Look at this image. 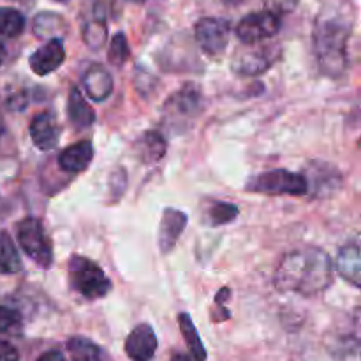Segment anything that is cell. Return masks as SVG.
<instances>
[{
    "instance_id": "d6986e66",
    "label": "cell",
    "mask_w": 361,
    "mask_h": 361,
    "mask_svg": "<svg viewBox=\"0 0 361 361\" xmlns=\"http://www.w3.org/2000/svg\"><path fill=\"white\" fill-rule=\"evenodd\" d=\"M178 326L180 331L183 335V341H185L187 348H189L190 356H192L196 361H207L208 355H207V349H204L203 342H201L200 334L196 330V324L192 323L190 316L187 312L178 314Z\"/></svg>"
},
{
    "instance_id": "44dd1931",
    "label": "cell",
    "mask_w": 361,
    "mask_h": 361,
    "mask_svg": "<svg viewBox=\"0 0 361 361\" xmlns=\"http://www.w3.org/2000/svg\"><path fill=\"white\" fill-rule=\"evenodd\" d=\"M21 271V257L7 231H0V274L14 275Z\"/></svg>"
},
{
    "instance_id": "8992f818",
    "label": "cell",
    "mask_w": 361,
    "mask_h": 361,
    "mask_svg": "<svg viewBox=\"0 0 361 361\" xmlns=\"http://www.w3.org/2000/svg\"><path fill=\"white\" fill-rule=\"evenodd\" d=\"M282 18L277 11L264 9L247 14L236 25V35L243 44H259L279 34Z\"/></svg>"
},
{
    "instance_id": "6da1fadb",
    "label": "cell",
    "mask_w": 361,
    "mask_h": 361,
    "mask_svg": "<svg viewBox=\"0 0 361 361\" xmlns=\"http://www.w3.org/2000/svg\"><path fill=\"white\" fill-rule=\"evenodd\" d=\"M334 263L321 249H298L286 254L274 275L275 288L302 296H316L330 288Z\"/></svg>"
},
{
    "instance_id": "603a6c76",
    "label": "cell",
    "mask_w": 361,
    "mask_h": 361,
    "mask_svg": "<svg viewBox=\"0 0 361 361\" xmlns=\"http://www.w3.org/2000/svg\"><path fill=\"white\" fill-rule=\"evenodd\" d=\"M25 16L13 7H0V35L14 39L23 34Z\"/></svg>"
},
{
    "instance_id": "4316f807",
    "label": "cell",
    "mask_w": 361,
    "mask_h": 361,
    "mask_svg": "<svg viewBox=\"0 0 361 361\" xmlns=\"http://www.w3.org/2000/svg\"><path fill=\"white\" fill-rule=\"evenodd\" d=\"M21 314L13 307L0 305V335L16 334L21 330Z\"/></svg>"
},
{
    "instance_id": "9c48e42d",
    "label": "cell",
    "mask_w": 361,
    "mask_h": 361,
    "mask_svg": "<svg viewBox=\"0 0 361 361\" xmlns=\"http://www.w3.org/2000/svg\"><path fill=\"white\" fill-rule=\"evenodd\" d=\"M63 60H66V48L62 39H48L46 44L32 53L28 63L37 76H48L62 66Z\"/></svg>"
},
{
    "instance_id": "7a4b0ae2",
    "label": "cell",
    "mask_w": 361,
    "mask_h": 361,
    "mask_svg": "<svg viewBox=\"0 0 361 361\" xmlns=\"http://www.w3.org/2000/svg\"><path fill=\"white\" fill-rule=\"evenodd\" d=\"M353 20L345 11L324 9L314 25V53L326 76L338 78L349 66L348 51Z\"/></svg>"
},
{
    "instance_id": "e0dca14e",
    "label": "cell",
    "mask_w": 361,
    "mask_h": 361,
    "mask_svg": "<svg viewBox=\"0 0 361 361\" xmlns=\"http://www.w3.org/2000/svg\"><path fill=\"white\" fill-rule=\"evenodd\" d=\"M67 111H69L71 122L76 127H80V129H88L95 122L94 109L85 101L83 94L76 87L71 88L69 101H67Z\"/></svg>"
},
{
    "instance_id": "52a82bcc",
    "label": "cell",
    "mask_w": 361,
    "mask_h": 361,
    "mask_svg": "<svg viewBox=\"0 0 361 361\" xmlns=\"http://www.w3.org/2000/svg\"><path fill=\"white\" fill-rule=\"evenodd\" d=\"M229 32H231L229 21L222 20V18H201L194 27L197 44L204 53L212 56L222 55L226 51L229 42Z\"/></svg>"
},
{
    "instance_id": "8fae6325",
    "label": "cell",
    "mask_w": 361,
    "mask_h": 361,
    "mask_svg": "<svg viewBox=\"0 0 361 361\" xmlns=\"http://www.w3.org/2000/svg\"><path fill=\"white\" fill-rule=\"evenodd\" d=\"M157 351V337L150 324L133 328L126 338V353L133 361H150Z\"/></svg>"
},
{
    "instance_id": "484cf974",
    "label": "cell",
    "mask_w": 361,
    "mask_h": 361,
    "mask_svg": "<svg viewBox=\"0 0 361 361\" xmlns=\"http://www.w3.org/2000/svg\"><path fill=\"white\" fill-rule=\"evenodd\" d=\"M240 210L236 204L231 203H215L212 204L210 210H208V219H210L212 226H224L229 224L231 221H235L238 217Z\"/></svg>"
},
{
    "instance_id": "83f0119b",
    "label": "cell",
    "mask_w": 361,
    "mask_h": 361,
    "mask_svg": "<svg viewBox=\"0 0 361 361\" xmlns=\"http://www.w3.org/2000/svg\"><path fill=\"white\" fill-rule=\"evenodd\" d=\"M229 296H231V291H229V288H222L221 291L217 293V296H215V309L221 310V314H219V323L231 317L229 310L224 307L226 300H229Z\"/></svg>"
},
{
    "instance_id": "3957f363",
    "label": "cell",
    "mask_w": 361,
    "mask_h": 361,
    "mask_svg": "<svg viewBox=\"0 0 361 361\" xmlns=\"http://www.w3.org/2000/svg\"><path fill=\"white\" fill-rule=\"evenodd\" d=\"M69 284L76 293L87 300L104 298L111 291V281L97 263L83 256H73L69 259Z\"/></svg>"
},
{
    "instance_id": "ac0fdd59",
    "label": "cell",
    "mask_w": 361,
    "mask_h": 361,
    "mask_svg": "<svg viewBox=\"0 0 361 361\" xmlns=\"http://www.w3.org/2000/svg\"><path fill=\"white\" fill-rule=\"evenodd\" d=\"M166 148H168V145H166L164 136L157 130L145 133L136 145L137 155L147 164H154V162L161 161L166 155Z\"/></svg>"
},
{
    "instance_id": "9a60e30c",
    "label": "cell",
    "mask_w": 361,
    "mask_h": 361,
    "mask_svg": "<svg viewBox=\"0 0 361 361\" xmlns=\"http://www.w3.org/2000/svg\"><path fill=\"white\" fill-rule=\"evenodd\" d=\"M83 88L88 97L95 102H102L111 95L113 92V78L102 66L88 67L83 74Z\"/></svg>"
},
{
    "instance_id": "d590c367",
    "label": "cell",
    "mask_w": 361,
    "mask_h": 361,
    "mask_svg": "<svg viewBox=\"0 0 361 361\" xmlns=\"http://www.w3.org/2000/svg\"><path fill=\"white\" fill-rule=\"evenodd\" d=\"M55 2H69V0H55Z\"/></svg>"
},
{
    "instance_id": "5bb4252c",
    "label": "cell",
    "mask_w": 361,
    "mask_h": 361,
    "mask_svg": "<svg viewBox=\"0 0 361 361\" xmlns=\"http://www.w3.org/2000/svg\"><path fill=\"white\" fill-rule=\"evenodd\" d=\"M92 159H94V145L90 141H78L60 152L59 166L62 171L76 175L90 166Z\"/></svg>"
},
{
    "instance_id": "f546056e",
    "label": "cell",
    "mask_w": 361,
    "mask_h": 361,
    "mask_svg": "<svg viewBox=\"0 0 361 361\" xmlns=\"http://www.w3.org/2000/svg\"><path fill=\"white\" fill-rule=\"evenodd\" d=\"M296 4H298V0H270L271 11H277L279 14L293 11Z\"/></svg>"
},
{
    "instance_id": "4dcf8cb0",
    "label": "cell",
    "mask_w": 361,
    "mask_h": 361,
    "mask_svg": "<svg viewBox=\"0 0 361 361\" xmlns=\"http://www.w3.org/2000/svg\"><path fill=\"white\" fill-rule=\"evenodd\" d=\"M37 361H66V356L60 351H48L41 356Z\"/></svg>"
},
{
    "instance_id": "ba28073f",
    "label": "cell",
    "mask_w": 361,
    "mask_h": 361,
    "mask_svg": "<svg viewBox=\"0 0 361 361\" xmlns=\"http://www.w3.org/2000/svg\"><path fill=\"white\" fill-rule=\"evenodd\" d=\"M277 59V48L274 46H254L240 49L233 59V71L240 76H257L271 67V63Z\"/></svg>"
},
{
    "instance_id": "277c9868",
    "label": "cell",
    "mask_w": 361,
    "mask_h": 361,
    "mask_svg": "<svg viewBox=\"0 0 361 361\" xmlns=\"http://www.w3.org/2000/svg\"><path fill=\"white\" fill-rule=\"evenodd\" d=\"M245 189L268 196H303L309 190V180L288 169H271L250 178Z\"/></svg>"
},
{
    "instance_id": "4fadbf2b",
    "label": "cell",
    "mask_w": 361,
    "mask_h": 361,
    "mask_svg": "<svg viewBox=\"0 0 361 361\" xmlns=\"http://www.w3.org/2000/svg\"><path fill=\"white\" fill-rule=\"evenodd\" d=\"M187 228V215L175 208H166L162 212L161 226H159V249L162 254L171 252L178 238Z\"/></svg>"
},
{
    "instance_id": "e575fe53",
    "label": "cell",
    "mask_w": 361,
    "mask_h": 361,
    "mask_svg": "<svg viewBox=\"0 0 361 361\" xmlns=\"http://www.w3.org/2000/svg\"><path fill=\"white\" fill-rule=\"evenodd\" d=\"M14 2H30V0H14Z\"/></svg>"
},
{
    "instance_id": "5b68a950",
    "label": "cell",
    "mask_w": 361,
    "mask_h": 361,
    "mask_svg": "<svg viewBox=\"0 0 361 361\" xmlns=\"http://www.w3.org/2000/svg\"><path fill=\"white\" fill-rule=\"evenodd\" d=\"M18 242L23 252L42 270H48L53 264V243L46 235V229L39 219L27 217L18 222Z\"/></svg>"
},
{
    "instance_id": "cb8c5ba5",
    "label": "cell",
    "mask_w": 361,
    "mask_h": 361,
    "mask_svg": "<svg viewBox=\"0 0 361 361\" xmlns=\"http://www.w3.org/2000/svg\"><path fill=\"white\" fill-rule=\"evenodd\" d=\"M83 41L90 49H99L108 41V27L102 18H94L83 27Z\"/></svg>"
},
{
    "instance_id": "2e32d148",
    "label": "cell",
    "mask_w": 361,
    "mask_h": 361,
    "mask_svg": "<svg viewBox=\"0 0 361 361\" xmlns=\"http://www.w3.org/2000/svg\"><path fill=\"white\" fill-rule=\"evenodd\" d=\"M337 271L342 275V279H345L348 282H351L355 288H360L361 284V257H360V249L358 245H345L342 247L341 252L337 256Z\"/></svg>"
},
{
    "instance_id": "8d00e7d4",
    "label": "cell",
    "mask_w": 361,
    "mask_h": 361,
    "mask_svg": "<svg viewBox=\"0 0 361 361\" xmlns=\"http://www.w3.org/2000/svg\"><path fill=\"white\" fill-rule=\"evenodd\" d=\"M130 2H145V0H130Z\"/></svg>"
},
{
    "instance_id": "7402d4cb",
    "label": "cell",
    "mask_w": 361,
    "mask_h": 361,
    "mask_svg": "<svg viewBox=\"0 0 361 361\" xmlns=\"http://www.w3.org/2000/svg\"><path fill=\"white\" fill-rule=\"evenodd\" d=\"M71 361H102V351L87 337H73L67 342Z\"/></svg>"
},
{
    "instance_id": "1f68e13d",
    "label": "cell",
    "mask_w": 361,
    "mask_h": 361,
    "mask_svg": "<svg viewBox=\"0 0 361 361\" xmlns=\"http://www.w3.org/2000/svg\"><path fill=\"white\" fill-rule=\"evenodd\" d=\"M171 361H196L190 355H183V353H176L171 356Z\"/></svg>"
},
{
    "instance_id": "f1b7e54d",
    "label": "cell",
    "mask_w": 361,
    "mask_h": 361,
    "mask_svg": "<svg viewBox=\"0 0 361 361\" xmlns=\"http://www.w3.org/2000/svg\"><path fill=\"white\" fill-rule=\"evenodd\" d=\"M0 361H20V353L7 341H0Z\"/></svg>"
},
{
    "instance_id": "d4e9b609",
    "label": "cell",
    "mask_w": 361,
    "mask_h": 361,
    "mask_svg": "<svg viewBox=\"0 0 361 361\" xmlns=\"http://www.w3.org/2000/svg\"><path fill=\"white\" fill-rule=\"evenodd\" d=\"M130 55V49H129V42H127V37L118 32L115 34V37L111 39L109 42V51H108V60L111 66L115 67H122L123 63L127 62Z\"/></svg>"
},
{
    "instance_id": "7c38bea8",
    "label": "cell",
    "mask_w": 361,
    "mask_h": 361,
    "mask_svg": "<svg viewBox=\"0 0 361 361\" xmlns=\"http://www.w3.org/2000/svg\"><path fill=\"white\" fill-rule=\"evenodd\" d=\"M32 143L42 152H49L59 145L60 127L56 116L51 111H42L34 116L30 123Z\"/></svg>"
},
{
    "instance_id": "30bf717a",
    "label": "cell",
    "mask_w": 361,
    "mask_h": 361,
    "mask_svg": "<svg viewBox=\"0 0 361 361\" xmlns=\"http://www.w3.org/2000/svg\"><path fill=\"white\" fill-rule=\"evenodd\" d=\"M164 111L173 120L194 118L201 111V90L196 85H185L169 97Z\"/></svg>"
},
{
    "instance_id": "d6a6232c",
    "label": "cell",
    "mask_w": 361,
    "mask_h": 361,
    "mask_svg": "<svg viewBox=\"0 0 361 361\" xmlns=\"http://www.w3.org/2000/svg\"><path fill=\"white\" fill-rule=\"evenodd\" d=\"M4 59H6V48H4V44L0 42V66H2Z\"/></svg>"
},
{
    "instance_id": "836d02e7",
    "label": "cell",
    "mask_w": 361,
    "mask_h": 361,
    "mask_svg": "<svg viewBox=\"0 0 361 361\" xmlns=\"http://www.w3.org/2000/svg\"><path fill=\"white\" fill-rule=\"evenodd\" d=\"M228 2H229V4H242L243 0H228Z\"/></svg>"
},
{
    "instance_id": "ffe728a7",
    "label": "cell",
    "mask_w": 361,
    "mask_h": 361,
    "mask_svg": "<svg viewBox=\"0 0 361 361\" xmlns=\"http://www.w3.org/2000/svg\"><path fill=\"white\" fill-rule=\"evenodd\" d=\"M67 23L62 16L53 13H41L34 20V34L41 39H62Z\"/></svg>"
}]
</instances>
